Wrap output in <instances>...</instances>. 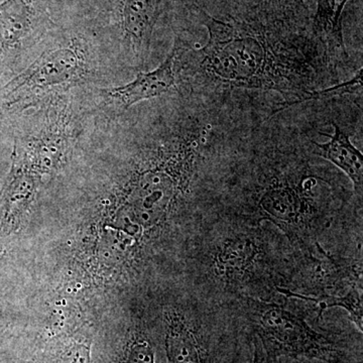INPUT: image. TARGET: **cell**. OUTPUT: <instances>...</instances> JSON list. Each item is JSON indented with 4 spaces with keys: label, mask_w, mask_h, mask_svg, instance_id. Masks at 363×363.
<instances>
[{
    "label": "cell",
    "mask_w": 363,
    "mask_h": 363,
    "mask_svg": "<svg viewBox=\"0 0 363 363\" xmlns=\"http://www.w3.org/2000/svg\"><path fill=\"white\" fill-rule=\"evenodd\" d=\"M199 11L208 40L193 57L207 83L277 91L285 97L284 108L313 100L314 66L304 54L321 44L311 28L264 21L247 11L228 18Z\"/></svg>",
    "instance_id": "6da1fadb"
},
{
    "label": "cell",
    "mask_w": 363,
    "mask_h": 363,
    "mask_svg": "<svg viewBox=\"0 0 363 363\" xmlns=\"http://www.w3.org/2000/svg\"><path fill=\"white\" fill-rule=\"evenodd\" d=\"M240 298L267 362L288 357L342 362V353L336 343L313 329L302 315L295 314L278 303L250 296Z\"/></svg>",
    "instance_id": "7a4b0ae2"
},
{
    "label": "cell",
    "mask_w": 363,
    "mask_h": 363,
    "mask_svg": "<svg viewBox=\"0 0 363 363\" xmlns=\"http://www.w3.org/2000/svg\"><path fill=\"white\" fill-rule=\"evenodd\" d=\"M255 196V218L271 221L292 242L302 245L320 226L319 210L313 195L316 179L305 174L267 176Z\"/></svg>",
    "instance_id": "3957f363"
},
{
    "label": "cell",
    "mask_w": 363,
    "mask_h": 363,
    "mask_svg": "<svg viewBox=\"0 0 363 363\" xmlns=\"http://www.w3.org/2000/svg\"><path fill=\"white\" fill-rule=\"evenodd\" d=\"M208 252L210 277L229 292H240L255 285L259 274L269 267L266 240L255 229L224 234Z\"/></svg>",
    "instance_id": "277c9868"
},
{
    "label": "cell",
    "mask_w": 363,
    "mask_h": 363,
    "mask_svg": "<svg viewBox=\"0 0 363 363\" xmlns=\"http://www.w3.org/2000/svg\"><path fill=\"white\" fill-rule=\"evenodd\" d=\"M166 351L169 363H209L199 327L178 310L164 313Z\"/></svg>",
    "instance_id": "5b68a950"
},
{
    "label": "cell",
    "mask_w": 363,
    "mask_h": 363,
    "mask_svg": "<svg viewBox=\"0 0 363 363\" xmlns=\"http://www.w3.org/2000/svg\"><path fill=\"white\" fill-rule=\"evenodd\" d=\"M80 71V62L75 52L71 50H58L43 55L6 88L11 94L23 87L44 88L63 84L75 81Z\"/></svg>",
    "instance_id": "8992f818"
},
{
    "label": "cell",
    "mask_w": 363,
    "mask_h": 363,
    "mask_svg": "<svg viewBox=\"0 0 363 363\" xmlns=\"http://www.w3.org/2000/svg\"><path fill=\"white\" fill-rule=\"evenodd\" d=\"M176 52L175 47L156 70L149 73L140 72L133 82L112 89L109 92L111 96L117 98L124 109H128L143 100L161 96L164 93L175 89L176 79L173 68Z\"/></svg>",
    "instance_id": "52a82bcc"
},
{
    "label": "cell",
    "mask_w": 363,
    "mask_h": 363,
    "mask_svg": "<svg viewBox=\"0 0 363 363\" xmlns=\"http://www.w3.org/2000/svg\"><path fill=\"white\" fill-rule=\"evenodd\" d=\"M35 11L30 0L0 4V62L18 51L35 28Z\"/></svg>",
    "instance_id": "ba28073f"
},
{
    "label": "cell",
    "mask_w": 363,
    "mask_h": 363,
    "mask_svg": "<svg viewBox=\"0 0 363 363\" xmlns=\"http://www.w3.org/2000/svg\"><path fill=\"white\" fill-rule=\"evenodd\" d=\"M328 143H314V154L337 167L352 182L355 194L362 199L363 155L350 142V136L336 123Z\"/></svg>",
    "instance_id": "9c48e42d"
},
{
    "label": "cell",
    "mask_w": 363,
    "mask_h": 363,
    "mask_svg": "<svg viewBox=\"0 0 363 363\" xmlns=\"http://www.w3.org/2000/svg\"><path fill=\"white\" fill-rule=\"evenodd\" d=\"M166 0H123V26L126 38L138 54L147 51Z\"/></svg>",
    "instance_id": "30bf717a"
},
{
    "label": "cell",
    "mask_w": 363,
    "mask_h": 363,
    "mask_svg": "<svg viewBox=\"0 0 363 363\" xmlns=\"http://www.w3.org/2000/svg\"><path fill=\"white\" fill-rule=\"evenodd\" d=\"M351 0H317L311 23L313 35L325 52L346 54L343 37V13Z\"/></svg>",
    "instance_id": "8fae6325"
},
{
    "label": "cell",
    "mask_w": 363,
    "mask_h": 363,
    "mask_svg": "<svg viewBox=\"0 0 363 363\" xmlns=\"http://www.w3.org/2000/svg\"><path fill=\"white\" fill-rule=\"evenodd\" d=\"M35 187V179L16 160L11 178L0 197L1 225H11L13 221L16 223L18 221L21 215L32 201Z\"/></svg>",
    "instance_id": "7c38bea8"
},
{
    "label": "cell",
    "mask_w": 363,
    "mask_h": 363,
    "mask_svg": "<svg viewBox=\"0 0 363 363\" xmlns=\"http://www.w3.org/2000/svg\"><path fill=\"white\" fill-rule=\"evenodd\" d=\"M247 11L262 20L310 28L314 11L309 0H247Z\"/></svg>",
    "instance_id": "4fadbf2b"
},
{
    "label": "cell",
    "mask_w": 363,
    "mask_h": 363,
    "mask_svg": "<svg viewBox=\"0 0 363 363\" xmlns=\"http://www.w3.org/2000/svg\"><path fill=\"white\" fill-rule=\"evenodd\" d=\"M277 291L286 298H298L302 300L314 303L319 308L318 317L322 316L324 311L329 308H343L350 315L351 321L357 325L358 330L362 332L363 329V308L362 289L358 285L350 286V290L342 295H302L286 288H278Z\"/></svg>",
    "instance_id": "5bb4252c"
},
{
    "label": "cell",
    "mask_w": 363,
    "mask_h": 363,
    "mask_svg": "<svg viewBox=\"0 0 363 363\" xmlns=\"http://www.w3.org/2000/svg\"><path fill=\"white\" fill-rule=\"evenodd\" d=\"M121 363H156L154 346L145 332H131Z\"/></svg>",
    "instance_id": "9a60e30c"
},
{
    "label": "cell",
    "mask_w": 363,
    "mask_h": 363,
    "mask_svg": "<svg viewBox=\"0 0 363 363\" xmlns=\"http://www.w3.org/2000/svg\"><path fill=\"white\" fill-rule=\"evenodd\" d=\"M198 9L218 18H238L247 13V0H197Z\"/></svg>",
    "instance_id": "2e32d148"
},
{
    "label": "cell",
    "mask_w": 363,
    "mask_h": 363,
    "mask_svg": "<svg viewBox=\"0 0 363 363\" xmlns=\"http://www.w3.org/2000/svg\"><path fill=\"white\" fill-rule=\"evenodd\" d=\"M252 363H269L267 362L264 351L257 338H255V354H253Z\"/></svg>",
    "instance_id": "e0dca14e"
}]
</instances>
